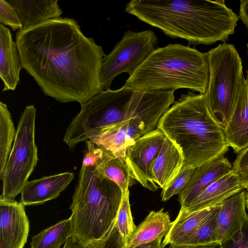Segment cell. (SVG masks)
I'll list each match as a JSON object with an SVG mask.
<instances>
[{
  "label": "cell",
  "mask_w": 248,
  "mask_h": 248,
  "mask_svg": "<svg viewBox=\"0 0 248 248\" xmlns=\"http://www.w3.org/2000/svg\"><path fill=\"white\" fill-rule=\"evenodd\" d=\"M16 42L23 68L46 96L81 105L103 91L106 55L74 19L60 17L19 30Z\"/></svg>",
  "instance_id": "obj_1"
},
{
  "label": "cell",
  "mask_w": 248,
  "mask_h": 248,
  "mask_svg": "<svg viewBox=\"0 0 248 248\" xmlns=\"http://www.w3.org/2000/svg\"><path fill=\"white\" fill-rule=\"evenodd\" d=\"M125 11L166 35L194 46L225 43L239 19L224 0H132Z\"/></svg>",
  "instance_id": "obj_2"
},
{
  "label": "cell",
  "mask_w": 248,
  "mask_h": 248,
  "mask_svg": "<svg viewBox=\"0 0 248 248\" xmlns=\"http://www.w3.org/2000/svg\"><path fill=\"white\" fill-rule=\"evenodd\" d=\"M157 128L180 150L183 167L195 169L224 156L229 150L204 94H182L161 117Z\"/></svg>",
  "instance_id": "obj_3"
},
{
  "label": "cell",
  "mask_w": 248,
  "mask_h": 248,
  "mask_svg": "<svg viewBox=\"0 0 248 248\" xmlns=\"http://www.w3.org/2000/svg\"><path fill=\"white\" fill-rule=\"evenodd\" d=\"M208 80L206 53L174 44L155 48L123 87L140 91L187 89L204 94Z\"/></svg>",
  "instance_id": "obj_4"
},
{
  "label": "cell",
  "mask_w": 248,
  "mask_h": 248,
  "mask_svg": "<svg viewBox=\"0 0 248 248\" xmlns=\"http://www.w3.org/2000/svg\"><path fill=\"white\" fill-rule=\"evenodd\" d=\"M123 194L96 168L82 165L70 206L72 237L84 244L101 240L114 227Z\"/></svg>",
  "instance_id": "obj_5"
},
{
  "label": "cell",
  "mask_w": 248,
  "mask_h": 248,
  "mask_svg": "<svg viewBox=\"0 0 248 248\" xmlns=\"http://www.w3.org/2000/svg\"><path fill=\"white\" fill-rule=\"evenodd\" d=\"M143 91L122 87L105 90L81 106L66 129L63 141L70 149L101 131L131 118Z\"/></svg>",
  "instance_id": "obj_6"
},
{
  "label": "cell",
  "mask_w": 248,
  "mask_h": 248,
  "mask_svg": "<svg viewBox=\"0 0 248 248\" xmlns=\"http://www.w3.org/2000/svg\"><path fill=\"white\" fill-rule=\"evenodd\" d=\"M174 92L143 91L131 118L101 131L89 140L125 162L129 147L139 138L157 128L160 119L174 102Z\"/></svg>",
  "instance_id": "obj_7"
},
{
  "label": "cell",
  "mask_w": 248,
  "mask_h": 248,
  "mask_svg": "<svg viewBox=\"0 0 248 248\" xmlns=\"http://www.w3.org/2000/svg\"><path fill=\"white\" fill-rule=\"evenodd\" d=\"M209 80L204 94L211 114L223 130L243 78L242 59L234 46L223 43L206 53Z\"/></svg>",
  "instance_id": "obj_8"
},
{
  "label": "cell",
  "mask_w": 248,
  "mask_h": 248,
  "mask_svg": "<svg viewBox=\"0 0 248 248\" xmlns=\"http://www.w3.org/2000/svg\"><path fill=\"white\" fill-rule=\"evenodd\" d=\"M36 109L25 107L20 116L13 145L1 178L4 200H15L28 182L37 161L38 150L35 141Z\"/></svg>",
  "instance_id": "obj_9"
},
{
  "label": "cell",
  "mask_w": 248,
  "mask_h": 248,
  "mask_svg": "<svg viewBox=\"0 0 248 248\" xmlns=\"http://www.w3.org/2000/svg\"><path fill=\"white\" fill-rule=\"evenodd\" d=\"M158 38L151 30L124 32L122 39L106 55L102 64L101 82L103 90L109 89L119 75H131L155 49Z\"/></svg>",
  "instance_id": "obj_10"
},
{
  "label": "cell",
  "mask_w": 248,
  "mask_h": 248,
  "mask_svg": "<svg viewBox=\"0 0 248 248\" xmlns=\"http://www.w3.org/2000/svg\"><path fill=\"white\" fill-rule=\"evenodd\" d=\"M166 138L157 128L139 138L126 152L125 164L131 177L152 191L158 186L151 178V167Z\"/></svg>",
  "instance_id": "obj_11"
},
{
  "label": "cell",
  "mask_w": 248,
  "mask_h": 248,
  "mask_svg": "<svg viewBox=\"0 0 248 248\" xmlns=\"http://www.w3.org/2000/svg\"><path fill=\"white\" fill-rule=\"evenodd\" d=\"M24 205L0 199V248H23L29 232Z\"/></svg>",
  "instance_id": "obj_12"
},
{
  "label": "cell",
  "mask_w": 248,
  "mask_h": 248,
  "mask_svg": "<svg viewBox=\"0 0 248 248\" xmlns=\"http://www.w3.org/2000/svg\"><path fill=\"white\" fill-rule=\"evenodd\" d=\"M246 208L245 190L221 203L214 219V238L216 244L219 245L239 230L247 215Z\"/></svg>",
  "instance_id": "obj_13"
},
{
  "label": "cell",
  "mask_w": 248,
  "mask_h": 248,
  "mask_svg": "<svg viewBox=\"0 0 248 248\" xmlns=\"http://www.w3.org/2000/svg\"><path fill=\"white\" fill-rule=\"evenodd\" d=\"M223 131L229 146L235 153L248 147V81L244 77L235 96L229 121Z\"/></svg>",
  "instance_id": "obj_14"
},
{
  "label": "cell",
  "mask_w": 248,
  "mask_h": 248,
  "mask_svg": "<svg viewBox=\"0 0 248 248\" xmlns=\"http://www.w3.org/2000/svg\"><path fill=\"white\" fill-rule=\"evenodd\" d=\"M245 189L240 174L232 169L209 185L186 207L180 209L193 212L218 206L228 198Z\"/></svg>",
  "instance_id": "obj_15"
},
{
  "label": "cell",
  "mask_w": 248,
  "mask_h": 248,
  "mask_svg": "<svg viewBox=\"0 0 248 248\" xmlns=\"http://www.w3.org/2000/svg\"><path fill=\"white\" fill-rule=\"evenodd\" d=\"M232 168L228 159L223 156L194 169L187 185L178 195L181 208L186 207L209 185Z\"/></svg>",
  "instance_id": "obj_16"
},
{
  "label": "cell",
  "mask_w": 248,
  "mask_h": 248,
  "mask_svg": "<svg viewBox=\"0 0 248 248\" xmlns=\"http://www.w3.org/2000/svg\"><path fill=\"white\" fill-rule=\"evenodd\" d=\"M74 178V173L65 172L28 181L20 193V202L24 206L31 205L55 199Z\"/></svg>",
  "instance_id": "obj_17"
},
{
  "label": "cell",
  "mask_w": 248,
  "mask_h": 248,
  "mask_svg": "<svg viewBox=\"0 0 248 248\" xmlns=\"http://www.w3.org/2000/svg\"><path fill=\"white\" fill-rule=\"evenodd\" d=\"M23 68L16 43L9 29L0 24V78L4 87L2 92L15 91L20 82Z\"/></svg>",
  "instance_id": "obj_18"
},
{
  "label": "cell",
  "mask_w": 248,
  "mask_h": 248,
  "mask_svg": "<svg viewBox=\"0 0 248 248\" xmlns=\"http://www.w3.org/2000/svg\"><path fill=\"white\" fill-rule=\"evenodd\" d=\"M184 163L180 150L166 138L151 167L153 181L162 189H164L178 174Z\"/></svg>",
  "instance_id": "obj_19"
},
{
  "label": "cell",
  "mask_w": 248,
  "mask_h": 248,
  "mask_svg": "<svg viewBox=\"0 0 248 248\" xmlns=\"http://www.w3.org/2000/svg\"><path fill=\"white\" fill-rule=\"evenodd\" d=\"M20 18L23 30L35 27L47 21L60 18L63 12L58 0H7Z\"/></svg>",
  "instance_id": "obj_20"
},
{
  "label": "cell",
  "mask_w": 248,
  "mask_h": 248,
  "mask_svg": "<svg viewBox=\"0 0 248 248\" xmlns=\"http://www.w3.org/2000/svg\"><path fill=\"white\" fill-rule=\"evenodd\" d=\"M219 205L193 212L180 209L162 243L163 248L168 245H186L200 225Z\"/></svg>",
  "instance_id": "obj_21"
},
{
  "label": "cell",
  "mask_w": 248,
  "mask_h": 248,
  "mask_svg": "<svg viewBox=\"0 0 248 248\" xmlns=\"http://www.w3.org/2000/svg\"><path fill=\"white\" fill-rule=\"evenodd\" d=\"M172 222L168 212L162 208L151 211L144 220L136 227L124 248H133L143 243L163 237L171 227Z\"/></svg>",
  "instance_id": "obj_22"
},
{
  "label": "cell",
  "mask_w": 248,
  "mask_h": 248,
  "mask_svg": "<svg viewBox=\"0 0 248 248\" xmlns=\"http://www.w3.org/2000/svg\"><path fill=\"white\" fill-rule=\"evenodd\" d=\"M70 217L61 220L32 237L30 248H61L72 236Z\"/></svg>",
  "instance_id": "obj_23"
},
{
  "label": "cell",
  "mask_w": 248,
  "mask_h": 248,
  "mask_svg": "<svg viewBox=\"0 0 248 248\" xmlns=\"http://www.w3.org/2000/svg\"><path fill=\"white\" fill-rule=\"evenodd\" d=\"M96 168L102 175L114 182L123 195L129 190L132 178L124 162L105 151Z\"/></svg>",
  "instance_id": "obj_24"
},
{
  "label": "cell",
  "mask_w": 248,
  "mask_h": 248,
  "mask_svg": "<svg viewBox=\"0 0 248 248\" xmlns=\"http://www.w3.org/2000/svg\"><path fill=\"white\" fill-rule=\"evenodd\" d=\"M16 134L6 104L0 103V178L1 179Z\"/></svg>",
  "instance_id": "obj_25"
},
{
  "label": "cell",
  "mask_w": 248,
  "mask_h": 248,
  "mask_svg": "<svg viewBox=\"0 0 248 248\" xmlns=\"http://www.w3.org/2000/svg\"><path fill=\"white\" fill-rule=\"evenodd\" d=\"M62 248H124V244L116 220L110 233L104 238L84 244L71 237Z\"/></svg>",
  "instance_id": "obj_26"
},
{
  "label": "cell",
  "mask_w": 248,
  "mask_h": 248,
  "mask_svg": "<svg viewBox=\"0 0 248 248\" xmlns=\"http://www.w3.org/2000/svg\"><path fill=\"white\" fill-rule=\"evenodd\" d=\"M116 223L125 248L137 227L134 223L131 214L129 190L123 195L116 219Z\"/></svg>",
  "instance_id": "obj_27"
},
{
  "label": "cell",
  "mask_w": 248,
  "mask_h": 248,
  "mask_svg": "<svg viewBox=\"0 0 248 248\" xmlns=\"http://www.w3.org/2000/svg\"><path fill=\"white\" fill-rule=\"evenodd\" d=\"M220 205L200 225L186 245H217L216 244L214 238V219L215 213Z\"/></svg>",
  "instance_id": "obj_28"
},
{
  "label": "cell",
  "mask_w": 248,
  "mask_h": 248,
  "mask_svg": "<svg viewBox=\"0 0 248 248\" xmlns=\"http://www.w3.org/2000/svg\"><path fill=\"white\" fill-rule=\"evenodd\" d=\"M194 169L182 167L178 174L163 189L161 200L166 202L175 195H179L187 185Z\"/></svg>",
  "instance_id": "obj_29"
},
{
  "label": "cell",
  "mask_w": 248,
  "mask_h": 248,
  "mask_svg": "<svg viewBox=\"0 0 248 248\" xmlns=\"http://www.w3.org/2000/svg\"><path fill=\"white\" fill-rule=\"evenodd\" d=\"M0 22L10 27L13 31L23 30V25L14 7L6 0H0Z\"/></svg>",
  "instance_id": "obj_30"
},
{
  "label": "cell",
  "mask_w": 248,
  "mask_h": 248,
  "mask_svg": "<svg viewBox=\"0 0 248 248\" xmlns=\"http://www.w3.org/2000/svg\"><path fill=\"white\" fill-rule=\"evenodd\" d=\"M220 248H248V215L239 230L219 245Z\"/></svg>",
  "instance_id": "obj_31"
},
{
  "label": "cell",
  "mask_w": 248,
  "mask_h": 248,
  "mask_svg": "<svg viewBox=\"0 0 248 248\" xmlns=\"http://www.w3.org/2000/svg\"><path fill=\"white\" fill-rule=\"evenodd\" d=\"M86 144L87 149L84 153L82 165L95 166L103 157L105 151L89 140H86Z\"/></svg>",
  "instance_id": "obj_32"
},
{
  "label": "cell",
  "mask_w": 248,
  "mask_h": 248,
  "mask_svg": "<svg viewBox=\"0 0 248 248\" xmlns=\"http://www.w3.org/2000/svg\"><path fill=\"white\" fill-rule=\"evenodd\" d=\"M232 169L240 174L248 169V147L238 153L233 162Z\"/></svg>",
  "instance_id": "obj_33"
},
{
  "label": "cell",
  "mask_w": 248,
  "mask_h": 248,
  "mask_svg": "<svg viewBox=\"0 0 248 248\" xmlns=\"http://www.w3.org/2000/svg\"><path fill=\"white\" fill-rule=\"evenodd\" d=\"M239 17L248 29V0H240Z\"/></svg>",
  "instance_id": "obj_34"
},
{
  "label": "cell",
  "mask_w": 248,
  "mask_h": 248,
  "mask_svg": "<svg viewBox=\"0 0 248 248\" xmlns=\"http://www.w3.org/2000/svg\"><path fill=\"white\" fill-rule=\"evenodd\" d=\"M162 237H160L154 241L140 244L133 248H163L161 241Z\"/></svg>",
  "instance_id": "obj_35"
},
{
  "label": "cell",
  "mask_w": 248,
  "mask_h": 248,
  "mask_svg": "<svg viewBox=\"0 0 248 248\" xmlns=\"http://www.w3.org/2000/svg\"><path fill=\"white\" fill-rule=\"evenodd\" d=\"M217 245H170L169 248H220Z\"/></svg>",
  "instance_id": "obj_36"
},
{
  "label": "cell",
  "mask_w": 248,
  "mask_h": 248,
  "mask_svg": "<svg viewBox=\"0 0 248 248\" xmlns=\"http://www.w3.org/2000/svg\"><path fill=\"white\" fill-rule=\"evenodd\" d=\"M240 176L245 189L248 188V169Z\"/></svg>",
  "instance_id": "obj_37"
},
{
  "label": "cell",
  "mask_w": 248,
  "mask_h": 248,
  "mask_svg": "<svg viewBox=\"0 0 248 248\" xmlns=\"http://www.w3.org/2000/svg\"><path fill=\"white\" fill-rule=\"evenodd\" d=\"M246 45H247V52H248V42L247 43ZM246 79L248 81V69L247 71V78H246Z\"/></svg>",
  "instance_id": "obj_38"
},
{
  "label": "cell",
  "mask_w": 248,
  "mask_h": 248,
  "mask_svg": "<svg viewBox=\"0 0 248 248\" xmlns=\"http://www.w3.org/2000/svg\"><path fill=\"white\" fill-rule=\"evenodd\" d=\"M246 207L248 209V195H246Z\"/></svg>",
  "instance_id": "obj_39"
},
{
  "label": "cell",
  "mask_w": 248,
  "mask_h": 248,
  "mask_svg": "<svg viewBox=\"0 0 248 248\" xmlns=\"http://www.w3.org/2000/svg\"><path fill=\"white\" fill-rule=\"evenodd\" d=\"M246 195H248V188L246 190Z\"/></svg>",
  "instance_id": "obj_40"
}]
</instances>
